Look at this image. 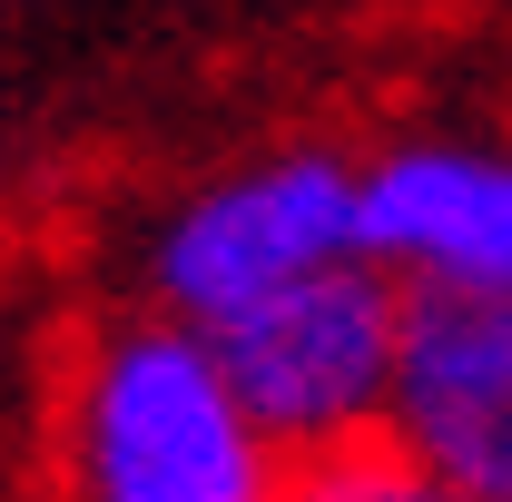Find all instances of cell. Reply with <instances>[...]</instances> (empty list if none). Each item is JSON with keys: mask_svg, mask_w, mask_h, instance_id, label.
<instances>
[{"mask_svg": "<svg viewBox=\"0 0 512 502\" xmlns=\"http://www.w3.org/2000/svg\"><path fill=\"white\" fill-rule=\"evenodd\" d=\"M286 453L247 424L207 335L158 306L89 325L60 384V502H276Z\"/></svg>", "mask_w": 512, "mask_h": 502, "instance_id": "obj_1", "label": "cell"}, {"mask_svg": "<svg viewBox=\"0 0 512 502\" xmlns=\"http://www.w3.org/2000/svg\"><path fill=\"white\" fill-rule=\"evenodd\" d=\"M355 247H365V158H345L325 138H286V148H256L237 168L188 178L148 217L138 296L178 325H217Z\"/></svg>", "mask_w": 512, "mask_h": 502, "instance_id": "obj_2", "label": "cell"}, {"mask_svg": "<svg viewBox=\"0 0 512 502\" xmlns=\"http://www.w3.org/2000/svg\"><path fill=\"white\" fill-rule=\"evenodd\" d=\"M394 325H404V276H384L375 256H335L286 276L276 296L197 325L227 394L247 404V424L286 463L325 443H365L384 424V384H394Z\"/></svg>", "mask_w": 512, "mask_h": 502, "instance_id": "obj_3", "label": "cell"}, {"mask_svg": "<svg viewBox=\"0 0 512 502\" xmlns=\"http://www.w3.org/2000/svg\"><path fill=\"white\" fill-rule=\"evenodd\" d=\"M375 434L444 493L512 502V296L404 286L394 384H384Z\"/></svg>", "mask_w": 512, "mask_h": 502, "instance_id": "obj_4", "label": "cell"}, {"mask_svg": "<svg viewBox=\"0 0 512 502\" xmlns=\"http://www.w3.org/2000/svg\"><path fill=\"white\" fill-rule=\"evenodd\" d=\"M365 256L404 286L512 296V138H394L365 158Z\"/></svg>", "mask_w": 512, "mask_h": 502, "instance_id": "obj_5", "label": "cell"}, {"mask_svg": "<svg viewBox=\"0 0 512 502\" xmlns=\"http://www.w3.org/2000/svg\"><path fill=\"white\" fill-rule=\"evenodd\" d=\"M276 502H463V493H444L434 473H414L384 434H365V443L296 453V463H286V483H276Z\"/></svg>", "mask_w": 512, "mask_h": 502, "instance_id": "obj_6", "label": "cell"}]
</instances>
